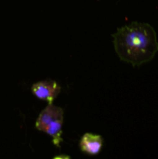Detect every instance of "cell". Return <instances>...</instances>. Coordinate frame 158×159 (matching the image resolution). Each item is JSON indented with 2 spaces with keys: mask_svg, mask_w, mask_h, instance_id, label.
<instances>
[{
  "mask_svg": "<svg viewBox=\"0 0 158 159\" xmlns=\"http://www.w3.org/2000/svg\"><path fill=\"white\" fill-rule=\"evenodd\" d=\"M116 54L133 66L151 61L158 51L156 32L144 22H131L119 28L113 34Z\"/></svg>",
  "mask_w": 158,
  "mask_h": 159,
  "instance_id": "1",
  "label": "cell"
},
{
  "mask_svg": "<svg viewBox=\"0 0 158 159\" xmlns=\"http://www.w3.org/2000/svg\"><path fill=\"white\" fill-rule=\"evenodd\" d=\"M62 124H63V110L60 107L48 104L39 115L35 127L39 131L45 132L52 138L53 143L60 147L62 142Z\"/></svg>",
  "mask_w": 158,
  "mask_h": 159,
  "instance_id": "2",
  "label": "cell"
},
{
  "mask_svg": "<svg viewBox=\"0 0 158 159\" xmlns=\"http://www.w3.org/2000/svg\"><path fill=\"white\" fill-rule=\"evenodd\" d=\"M61 91V87L50 79L43 80L33 85L32 92L34 95L42 101H47L49 104L53 102Z\"/></svg>",
  "mask_w": 158,
  "mask_h": 159,
  "instance_id": "3",
  "label": "cell"
},
{
  "mask_svg": "<svg viewBox=\"0 0 158 159\" xmlns=\"http://www.w3.org/2000/svg\"><path fill=\"white\" fill-rule=\"evenodd\" d=\"M103 140L100 135L86 133L80 141L79 146L82 152L88 155H97L101 152Z\"/></svg>",
  "mask_w": 158,
  "mask_h": 159,
  "instance_id": "4",
  "label": "cell"
}]
</instances>
